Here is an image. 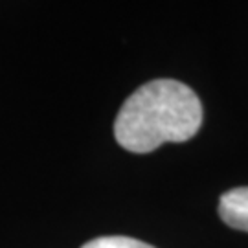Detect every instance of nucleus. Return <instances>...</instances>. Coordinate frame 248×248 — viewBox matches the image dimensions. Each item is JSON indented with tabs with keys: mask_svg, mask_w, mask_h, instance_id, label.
<instances>
[{
	"mask_svg": "<svg viewBox=\"0 0 248 248\" xmlns=\"http://www.w3.org/2000/svg\"><path fill=\"white\" fill-rule=\"evenodd\" d=\"M219 215L232 228L248 232V186L226 191L219 201Z\"/></svg>",
	"mask_w": 248,
	"mask_h": 248,
	"instance_id": "obj_2",
	"label": "nucleus"
},
{
	"mask_svg": "<svg viewBox=\"0 0 248 248\" xmlns=\"http://www.w3.org/2000/svg\"><path fill=\"white\" fill-rule=\"evenodd\" d=\"M202 124L201 99L177 79H153L127 98L114 122L116 142L131 153L186 142Z\"/></svg>",
	"mask_w": 248,
	"mask_h": 248,
	"instance_id": "obj_1",
	"label": "nucleus"
},
{
	"mask_svg": "<svg viewBox=\"0 0 248 248\" xmlns=\"http://www.w3.org/2000/svg\"><path fill=\"white\" fill-rule=\"evenodd\" d=\"M81 248H155L143 243L140 239H133V237H125V235H105V237H98L89 243H85Z\"/></svg>",
	"mask_w": 248,
	"mask_h": 248,
	"instance_id": "obj_3",
	"label": "nucleus"
}]
</instances>
